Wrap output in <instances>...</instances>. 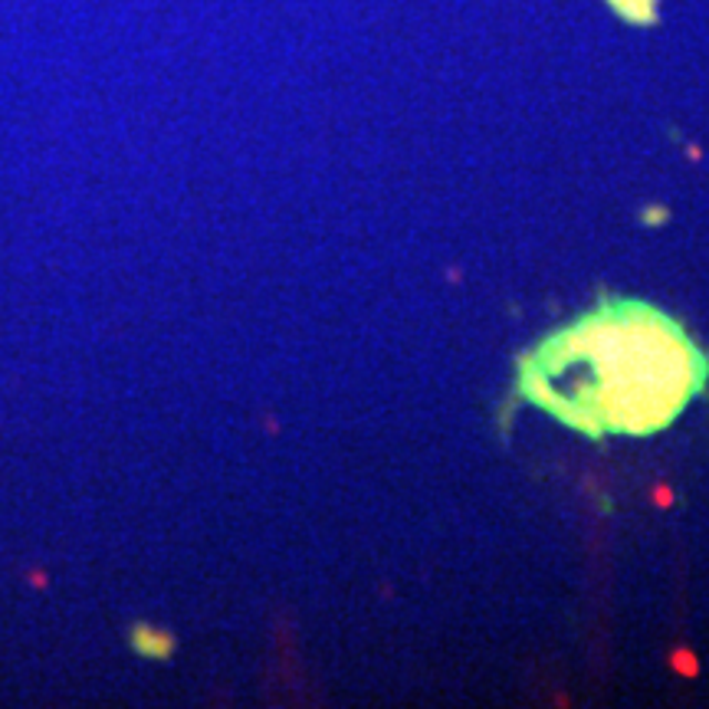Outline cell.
<instances>
[{
    "mask_svg": "<svg viewBox=\"0 0 709 709\" xmlns=\"http://www.w3.org/2000/svg\"><path fill=\"white\" fill-rule=\"evenodd\" d=\"M135 647L148 657H165L172 650V640L158 630H148V627H138L135 630Z\"/></svg>",
    "mask_w": 709,
    "mask_h": 709,
    "instance_id": "2",
    "label": "cell"
},
{
    "mask_svg": "<svg viewBox=\"0 0 709 709\" xmlns=\"http://www.w3.org/2000/svg\"><path fill=\"white\" fill-rule=\"evenodd\" d=\"M657 503H670V493H667V490H657Z\"/></svg>",
    "mask_w": 709,
    "mask_h": 709,
    "instance_id": "5",
    "label": "cell"
},
{
    "mask_svg": "<svg viewBox=\"0 0 709 709\" xmlns=\"http://www.w3.org/2000/svg\"><path fill=\"white\" fill-rule=\"evenodd\" d=\"M568 361L592 368V388L558 401L552 414L588 438L605 431L644 438L670 428L709 374L690 336L644 302L602 309L552 336L535 354L542 371Z\"/></svg>",
    "mask_w": 709,
    "mask_h": 709,
    "instance_id": "1",
    "label": "cell"
},
{
    "mask_svg": "<svg viewBox=\"0 0 709 709\" xmlns=\"http://www.w3.org/2000/svg\"><path fill=\"white\" fill-rule=\"evenodd\" d=\"M674 664L680 667V674H693V657H687V654H677V657H674Z\"/></svg>",
    "mask_w": 709,
    "mask_h": 709,
    "instance_id": "4",
    "label": "cell"
},
{
    "mask_svg": "<svg viewBox=\"0 0 709 709\" xmlns=\"http://www.w3.org/2000/svg\"><path fill=\"white\" fill-rule=\"evenodd\" d=\"M618 7L620 17L634 20V23H647L654 20V0H612Z\"/></svg>",
    "mask_w": 709,
    "mask_h": 709,
    "instance_id": "3",
    "label": "cell"
}]
</instances>
